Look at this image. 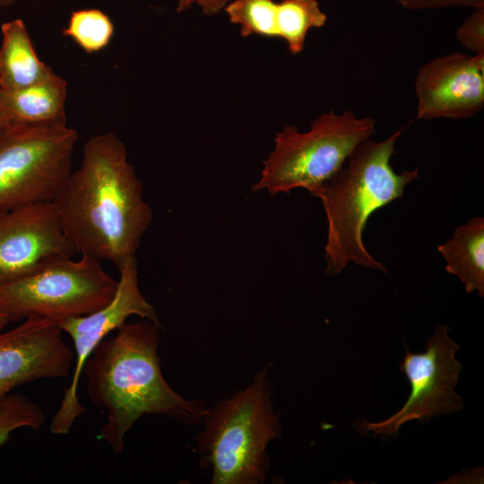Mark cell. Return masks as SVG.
I'll list each match as a JSON object with an SVG mask.
<instances>
[{
    "mask_svg": "<svg viewBox=\"0 0 484 484\" xmlns=\"http://www.w3.org/2000/svg\"><path fill=\"white\" fill-rule=\"evenodd\" d=\"M53 202L75 252L117 269L135 257L152 219L125 145L113 132L86 141L79 168Z\"/></svg>",
    "mask_w": 484,
    "mask_h": 484,
    "instance_id": "obj_1",
    "label": "cell"
},
{
    "mask_svg": "<svg viewBox=\"0 0 484 484\" xmlns=\"http://www.w3.org/2000/svg\"><path fill=\"white\" fill-rule=\"evenodd\" d=\"M143 319L124 324L105 338L85 362L86 392L91 402L107 411L99 436L115 454L125 448V437L145 414H161L188 424H202L208 408L176 393L160 370L159 329Z\"/></svg>",
    "mask_w": 484,
    "mask_h": 484,
    "instance_id": "obj_2",
    "label": "cell"
},
{
    "mask_svg": "<svg viewBox=\"0 0 484 484\" xmlns=\"http://www.w3.org/2000/svg\"><path fill=\"white\" fill-rule=\"evenodd\" d=\"M402 133L381 142L363 141L330 179L309 192L321 200L327 218V275L339 274L350 262L387 272L367 252L362 235L369 217L402 197L405 186L419 177L418 169L396 173L390 164Z\"/></svg>",
    "mask_w": 484,
    "mask_h": 484,
    "instance_id": "obj_3",
    "label": "cell"
},
{
    "mask_svg": "<svg viewBox=\"0 0 484 484\" xmlns=\"http://www.w3.org/2000/svg\"><path fill=\"white\" fill-rule=\"evenodd\" d=\"M268 368H262L245 389L208 408L195 441L201 467L212 470V484H261L266 480V447L281 435Z\"/></svg>",
    "mask_w": 484,
    "mask_h": 484,
    "instance_id": "obj_4",
    "label": "cell"
},
{
    "mask_svg": "<svg viewBox=\"0 0 484 484\" xmlns=\"http://www.w3.org/2000/svg\"><path fill=\"white\" fill-rule=\"evenodd\" d=\"M375 132L373 117H358L351 110L324 113L307 132L285 125L274 138V150L264 160L253 191L266 189L271 195L295 188L310 192L330 179Z\"/></svg>",
    "mask_w": 484,
    "mask_h": 484,
    "instance_id": "obj_5",
    "label": "cell"
},
{
    "mask_svg": "<svg viewBox=\"0 0 484 484\" xmlns=\"http://www.w3.org/2000/svg\"><path fill=\"white\" fill-rule=\"evenodd\" d=\"M117 280L89 255L56 256L0 283V315L9 322L41 317L56 323L89 315L114 297Z\"/></svg>",
    "mask_w": 484,
    "mask_h": 484,
    "instance_id": "obj_6",
    "label": "cell"
},
{
    "mask_svg": "<svg viewBox=\"0 0 484 484\" xmlns=\"http://www.w3.org/2000/svg\"><path fill=\"white\" fill-rule=\"evenodd\" d=\"M77 141L66 122L0 128V210L53 202L72 172Z\"/></svg>",
    "mask_w": 484,
    "mask_h": 484,
    "instance_id": "obj_7",
    "label": "cell"
},
{
    "mask_svg": "<svg viewBox=\"0 0 484 484\" xmlns=\"http://www.w3.org/2000/svg\"><path fill=\"white\" fill-rule=\"evenodd\" d=\"M449 330L445 324L436 326L421 353H412L405 345L406 355L399 368L411 386L406 402L382 421L369 422L362 419L355 422L357 431L393 436L408 421H423L432 416L451 414L462 409V397L454 391L462 369L455 358L460 346L449 337Z\"/></svg>",
    "mask_w": 484,
    "mask_h": 484,
    "instance_id": "obj_8",
    "label": "cell"
},
{
    "mask_svg": "<svg viewBox=\"0 0 484 484\" xmlns=\"http://www.w3.org/2000/svg\"><path fill=\"white\" fill-rule=\"evenodd\" d=\"M117 288L113 298L103 307L82 316L57 323L74 346L75 365L60 405L50 422V432L66 435L85 407L78 398V387L85 362L95 347L112 331L117 330L131 315H138L161 326L154 307L143 296L138 285L137 261L128 259L119 269Z\"/></svg>",
    "mask_w": 484,
    "mask_h": 484,
    "instance_id": "obj_9",
    "label": "cell"
},
{
    "mask_svg": "<svg viewBox=\"0 0 484 484\" xmlns=\"http://www.w3.org/2000/svg\"><path fill=\"white\" fill-rule=\"evenodd\" d=\"M73 357L59 325L50 319L28 317L0 331V402L22 385L66 377Z\"/></svg>",
    "mask_w": 484,
    "mask_h": 484,
    "instance_id": "obj_10",
    "label": "cell"
},
{
    "mask_svg": "<svg viewBox=\"0 0 484 484\" xmlns=\"http://www.w3.org/2000/svg\"><path fill=\"white\" fill-rule=\"evenodd\" d=\"M74 254L54 202L0 210V283L20 277L52 257Z\"/></svg>",
    "mask_w": 484,
    "mask_h": 484,
    "instance_id": "obj_11",
    "label": "cell"
},
{
    "mask_svg": "<svg viewBox=\"0 0 484 484\" xmlns=\"http://www.w3.org/2000/svg\"><path fill=\"white\" fill-rule=\"evenodd\" d=\"M414 89L418 118L471 117L484 106V54L436 57L419 68Z\"/></svg>",
    "mask_w": 484,
    "mask_h": 484,
    "instance_id": "obj_12",
    "label": "cell"
},
{
    "mask_svg": "<svg viewBox=\"0 0 484 484\" xmlns=\"http://www.w3.org/2000/svg\"><path fill=\"white\" fill-rule=\"evenodd\" d=\"M67 82L54 72L19 90L0 89V111L7 125L66 122Z\"/></svg>",
    "mask_w": 484,
    "mask_h": 484,
    "instance_id": "obj_13",
    "label": "cell"
},
{
    "mask_svg": "<svg viewBox=\"0 0 484 484\" xmlns=\"http://www.w3.org/2000/svg\"><path fill=\"white\" fill-rule=\"evenodd\" d=\"M0 89L19 90L50 75L53 71L38 56L21 19L1 25Z\"/></svg>",
    "mask_w": 484,
    "mask_h": 484,
    "instance_id": "obj_14",
    "label": "cell"
},
{
    "mask_svg": "<svg viewBox=\"0 0 484 484\" xmlns=\"http://www.w3.org/2000/svg\"><path fill=\"white\" fill-rule=\"evenodd\" d=\"M437 250L446 261L447 272L457 276L468 293L484 296V219L471 218L458 227Z\"/></svg>",
    "mask_w": 484,
    "mask_h": 484,
    "instance_id": "obj_15",
    "label": "cell"
},
{
    "mask_svg": "<svg viewBox=\"0 0 484 484\" xmlns=\"http://www.w3.org/2000/svg\"><path fill=\"white\" fill-rule=\"evenodd\" d=\"M326 20L316 0H282L277 3V38L286 41L292 54H299L309 30L323 27Z\"/></svg>",
    "mask_w": 484,
    "mask_h": 484,
    "instance_id": "obj_16",
    "label": "cell"
},
{
    "mask_svg": "<svg viewBox=\"0 0 484 484\" xmlns=\"http://www.w3.org/2000/svg\"><path fill=\"white\" fill-rule=\"evenodd\" d=\"M110 18L99 9H82L72 13L62 35L71 38L85 53L104 49L114 35Z\"/></svg>",
    "mask_w": 484,
    "mask_h": 484,
    "instance_id": "obj_17",
    "label": "cell"
},
{
    "mask_svg": "<svg viewBox=\"0 0 484 484\" xmlns=\"http://www.w3.org/2000/svg\"><path fill=\"white\" fill-rule=\"evenodd\" d=\"M224 10L230 22L240 27L242 36L277 38V3L273 0H234Z\"/></svg>",
    "mask_w": 484,
    "mask_h": 484,
    "instance_id": "obj_18",
    "label": "cell"
},
{
    "mask_svg": "<svg viewBox=\"0 0 484 484\" xmlns=\"http://www.w3.org/2000/svg\"><path fill=\"white\" fill-rule=\"evenodd\" d=\"M45 421V414L35 402L22 394L9 393L0 402V446L14 430L30 428L37 431Z\"/></svg>",
    "mask_w": 484,
    "mask_h": 484,
    "instance_id": "obj_19",
    "label": "cell"
},
{
    "mask_svg": "<svg viewBox=\"0 0 484 484\" xmlns=\"http://www.w3.org/2000/svg\"><path fill=\"white\" fill-rule=\"evenodd\" d=\"M458 41L474 54H484V7L474 8L455 32Z\"/></svg>",
    "mask_w": 484,
    "mask_h": 484,
    "instance_id": "obj_20",
    "label": "cell"
},
{
    "mask_svg": "<svg viewBox=\"0 0 484 484\" xmlns=\"http://www.w3.org/2000/svg\"><path fill=\"white\" fill-rule=\"evenodd\" d=\"M449 5L484 7V0H408L405 7L410 9L436 8Z\"/></svg>",
    "mask_w": 484,
    "mask_h": 484,
    "instance_id": "obj_21",
    "label": "cell"
},
{
    "mask_svg": "<svg viewBox=\"0 0 484 484\" xmlns=\"http://www.w3.org/2000/svg\"><path fill=\"white\" fill-rule=\"evenodd\" d=\"M231 0H178L177 12L187 11L193 4L201 6L203 13L206 15H214L224 10Z\"/></svg>",
    "mask_w": 484,
    "mask_h": 484,
    "instance_id": "obj_22",
    "label": "cell"
},
{
    "mask_svg": "<svg viewBox=\"0 0 484 484\" xmlns=\"http://www.w3.org/2000/svg\"><path fill=\"white\" fill-rule=\"evenodd\" d=\"M9 320L5 316L0 315V331L4 329L5 326L9 324Z\"/></svg>",
    "mask_w": 484,
    "mask_h": 484,
    "instance_id": "obj_23",
    "label": "cell"
},
{
    "mask_svg": "<svg viewBox=\"0 0 484 484\" xmlns=\"http://www.w3.org/2000/svg\"><path fill=\"white\" fill-rule=\"evenodd\" d=\"M16 0H0V6H10L12 5Z\"/></svg>",
    "mask_w": 484,
    "mask_h": 484,
    "instance_id": "obj_24",
    "label": "cell"
},
{
    "mask_svg": "<svg viewBox=\"0 0 484 484\" xmlns=\"http://www.w3.org/2000/svg\"><path fill=\"white\" fill-rule=\"evenodd\" d=\"M4 125H7L5 119L3 116V114L0 111V128L4 127Z\"/></svg>",
    "mask_w": 484,
    "mask_h": 484,
    "instance_id": "obj_25",
    "label": "cell"
},
{
    "mask_svg": "<svg viewBox=\"0 0 484 484\" xmlns=\"http://www.w3.org/2000/svg\"><path fill=\"white\" fill-rule=\"evenodd\" d=\"M396 1H398L403 6H406V4L408 2V0H396Z\"/></svg>",
    "mask_w": 484,
    "mask_h": 484,
    "instance_id": "obj_26",
    "label": "cell"
}]
</instances>
